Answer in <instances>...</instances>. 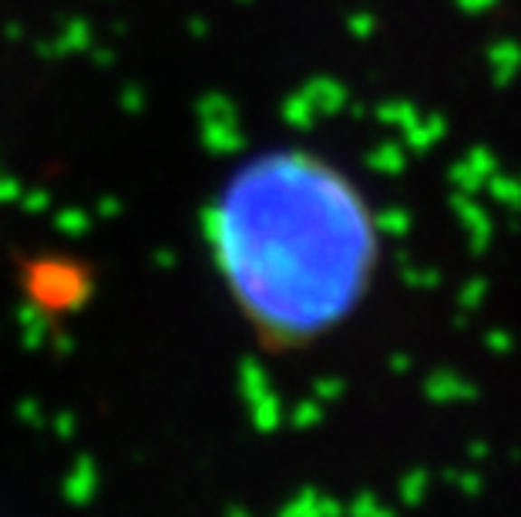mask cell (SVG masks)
<instances>
[{
  "mask_svg": "<svg viewBox=\"0 0 521 517\" xmlns=\"http://www.w3.org/2000/svg\"><path fill=\"white\" fill-rule=\"evenodd\" d=\"M209 252L249 326L270 346H303L367 299L380 229L344 168L286 148L242 162L215 192Z\"/></svg>",
  "mask_w": 521,
  "mask_h": 517,
  "instance_id": "6da1fadb",
  "label": "cell"
}]
</instances>
